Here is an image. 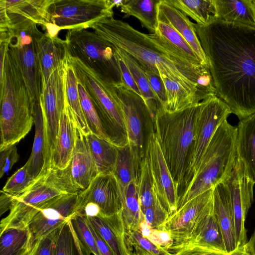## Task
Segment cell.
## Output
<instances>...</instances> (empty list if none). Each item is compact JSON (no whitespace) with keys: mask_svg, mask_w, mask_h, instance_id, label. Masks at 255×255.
Returning a JSON list of instances; mask_svg holds the SVG:
<instances>
[{"mask_svg":"<svg viewBox=\"0 0 255 255\" xmlns=\"http://www.w3.org/2000/svg\"><path fill=\"white\" fill-rule=\"evenodd\" d=\"M0 151L16 144L34 123L35 103L9 49L0 75Z\"/></svg>","mask_w":255,"mask_h":255,"instance_id":"3","label":"cell"},{"mask_svg":"<svg viewBox=\"0 0 255 255\" xmlns=\"http://www.w3.org/2000/svg\"><path fill=\"white\" fill-rule=\"evenodd\" d=\"M114 96L124 116L129 143L142 160L148 139L154 130V122L142 97L124 83L113 87Z\"/></svg>","mask_w":255,"mask_h":255,"instance_id":"11","label":"cell"},{"mask_svg":"<svg viewBox=\"0 0 255 255\" xmlns=\"http://www.w3.org/2000/svg\"><path fill=\"white\" fill-rule=\"evenodd\" d=\"M33 22H23L9 30V51L15 60L32 101L40 103L43 79L39 58L38 42L43 35Z\"/></svg>","mask_w":255,"mask_h":255,"instance_id":"9","label":"cell"},{"mask_svg":"<svg viewBox=\"0 0 255 255\" xmlns=\"http://www.w3.org/2000/svg\"><path fill=\"white\" fill-rule=\"evenodd\" d=\"M165 85L167 102L164 109L176 112L201 102L197 94L178 81L159 73Z\"/></svg>","mask_w":255,"mask_h":255,"instance_id":"34","label":"cell"},{"mask_svg":"<svg viewBox=\"0 0 255 255\" xmlns=\"http://www.w3.org/2000/svg\"><path fill=\"white\" fill-rule=\"evenodd\" d=\"M19 158L16 144L0 151V178L10 171Z\"/></svg>","mask_w":255,"mask_h":255,"instance_id":"49","label":"cell"},{"mask_svg":"<svg viewBox=\"0 0 255 255\" xmlns=\"http://www.w3.org/2000/svg\"><path fill=\"white\" fill-rule=\"evenodd\" d=\"M251 255H255V228L252 235L246 244Z\"/></svg>","mask_w":255,"mask_h":255,"instance_id":"55","label":"cell"},{"mask_svg":"<svg viewBox=\"0 0 255 255\" xmlns=\"http://www.w3.org/2000/svg\"><path fill=\"white\" fill-rule=\"evenodd\" d=\"M88 223L90 230L96 241L97 246L101 254V255H116L107 245V244L97 233V232L95 231L93 226L90 224L88 221Z\"/></svg>","mask_w":255,"mask_h":255,"instance_id":"53","label":"cell"},{"mask_svg":"<svg viewBox=\"0 0 255 255\" xmlns=\"http://www.w3.org/2000/svg\"><path fill=\"white\" fill-rule=\"evenodd\" d=\"M66 102L70 108L80 131L84 135L91 133L87 126L82 109L78 89V82L74 70L67 60L64 63Z\"/></svg>","mask_w":255,"mask_h":255,"instance_id":"35","label":"cell"},{"mask_svg":"<svg viewBox=\"0 0 255 255\" xmlns=\"http://www.w3.org/2000/svg\"><path fill=\"white\" fill-rule=\"evenodd\" d=\"M224 183L230 193L237 247H242L248 241L245 221L254 202L255 182L248 175L244 163L237 156L232 174Z\"/></svg>","mask_w":255,"mask_h":255,"instance_id":"15","label":"cell"},{"mask_svg":"<svg viewBox=\"0 0 255 255\" xmlns=\"http://www.w3.org/2000/svg\"><path fill=\"white\" fill-rule=\"evenodd\" d=\"M200 106L201 102L176 112L161 107L155 115V133L178 195L194 143Z\"/></svg>","mask_w":255,"mask_h":255,"instance_id":"4","label":"cell"},{"mask_svg":"<svg viewBox=\"0 0 255 255\" xmlns=\"http://www.w3.org/2000/svg\"><path fill=\"white\" fill-rule=\"evenodd\" d=\"M157 21L169 24L187 42L202 64L209 68L208 60L194 26L187 16L169 3L160 0L157 5Z\"/></svg>","mask_w":255,"mask_h":255,"instance_id":"22","label":"cell"},{"mask_svg":"<svg viewBox=\"0 0 255 255\" xmlns=\"http://www.w3.org/2000/svg\"><path fill=\"white\" fill-rule=\"evenodd\" d=\"M55 255H92L79 239L70 219L57 231Z\"/></svg>","mask_w":255,"mask_h":255,"instance_id":"40","label":"cell"},{"mask_svg":"<svg viewBox=\"0 0 255 255\" xmlns=\"http://www.w3.org/2000/svg\"><path fill=\"white\" fill-rule=\"evenodd\" d=\"M78 89L82 109L90 132L112 142L102 127L97 113L88 94L83 86L78 82Z\"/></svg>","mask_w":255,"mask_h":255,"instance_id":"42","label":"cell"},{"mask_svg":"<svg viewBox=\"0 0 255 255\" xmlns=\"http://www.w3.org/2000/svg\"><path fill=\"white\" fill-rule=\"evenodd\" d=\"M35 135L30 156L28 159L30 171L36 179L45 170V136L44 119L40 103L34 107Z\"/></svg>","mask_w":255,"mask_h":255,"instance_id":"32","label":"cell"},{"mask_svg":"<svg viewBox=\"0 0 255 255\" xmlns=\"http://www.w3.org/2000/svg\"><path fill=\"white\" fill-rule=\"evenodd\" d=\"M116 54L122 76L123 83L128 88L142 97L140 92L134 81L131 73L125 60L118 49L115 48Z\"/></svg>","mask_w":255,"mask_h":255,"instance_id":"52","label":"cell"},{"mask_svg":"<svg viewBox=\"0 0 255 255\" xmlns=\"http://www.w3.org/2000/svg\"><path fill=\"white\" fill-rule=\"evenodd\" d=\"M217 96L240 120L255 113V28L214 19L194 23Z\"/></svg>","mask_w":255,"mask_h":255,"instance_id":"1","label":"cell"},{"mask_svg":"<svg viewBox=\"0 0 255 255\" xmlns=\"http://www.w3.org/2000/svg\"><path fill=\"white\" fill-rule=\"evenodd\" d=\"M213 212V188L192 199L169 216L163 230L170 234L174 251L186 244L204 220Z\"/></svg>","mask_w":255,"mask_h":255,"instance_id":"13","label":"cell"},{"mask_svg":"<svg viewBox=\"0 0 255 255\" xmlns=\"http://www.w3.org/2000/svg\"><path fill=\"white\" fill-rule=\"evenodd\" d=\"M146 35L151 42L169 54L191 65L204 66L187 42L169 24L158 21L155 32Z\"/></svg>","mask_w":255,"mask_h":255,"instance_id":"23","label":"cell"},{"mask_svg":"<svg viewBox=\"0 0 255 255\" xmlns=\"http://www.w3.org/2000/svg\"><path fill=\"white\" fill-rule=\"evenodd\" d=\"M0 212L1 216L4 213L9 210L11 204L10 195L0 192Z\"/></svg>","mask_w":255,"mask_h":255,"instance_id":"54","label":"cell"},{"mask_svg":"<svg viewBox=\"0 0 255 255\" xmlns=\"http://www.w3.org/2000/svg\"><path fill=\"white\" fill-rule=\"evenodd\" d=\"M143 214L147 225L152 229L158 230H163V226L169 217L159 201L146 209Z\"/></svg>","mask_w":255,"mask_h":255,"instance_id":"47","label":"cell"},{"mask_svg":"<svg viewBox=\"0 0 255 255\" xmlns=\"http://www.w3.org/2000/svg\"><path fill=\"white\" fill-rule=\"evenodd\" d=\"M185 245H196L226 253L222 231L214 212L204 220Z\"/></svg>","mask_w":255,"mask_h":255,"instance_id":"33","label":"cell"},{"mask_svg":"<svg viewBox=\"0 0 255 255\" xmlns=\"http://www.w3.org/2000/svg\"><path fill=\"white\" fill-rule=\"evenodd\" d=\"M39 58L43 79V87L51 74L62 66L68 55L66 41L58 36L43 34L38 42Z\"/></svg>","mask_w":255,"mask_h":255,"instance_id":"27","label":"cell"},{"mask_svg":"<svg viewBox=\"0 0 255 255\" xmlns=\"http://www.w3.org/2000/svg\"><path fill=\"white\" fill-rule=\"evenodd\" d=\"M167 2L189 16L200 25H206L215 19L213 0H166Z\"/></svg>","mask_w":255,"mask_h":255,"instance_id":"39","label":"cell"},{"mask_svg":"<svg viewBox=\"0 0 255 255\" xmlns=\"http://www.w3.org/2000/svg\"><path fill=\"white\" fill-rule=\"evenodd\" d=\"M79 130L74 116L66 100L51 156L50 168L63 169L68 165Z\"/></svg>","mask_w":255,"mask_h":255,"instance_id":"21","label":"cell"},{"mask_svg":"<svg viewBox=\"0 0 255 255\" xmlns=\"http://www.w3.org/2000/svg\"><path fill=\"white\" fill-rule=\"evenodd\" d=\"M77 194H66L48 201L28 225L33 246L41 238L60 228L76 213Z\"/></svg>","mask_w":255,"mask_h":255,"instance_id":"17","label":"cell"},{"mask_svg":"<svg viewBox=\"0 0 255 255\" xmlns=\"http://www.w3.org/2000/svg\"><path fill=\"white\" fill-rule=\"evenodd\" d=\"M128 250L142 255H170V253L158 247L145 237L139 230L126 232Z\"/></svg>","mask_w":255,"mask_h":255,"instance_id":"43","label":"cell"},{"mask_svg":"<svg viewBox=\"0 0 255 255\" xmlns=\"http://www.w3.org/2000/svg\"><path fill=\"white\" fill-rule=\"evenodd\" d=\"M102 38L132 57L141 67L158 71L195 92L200 101L217 92L209 68L196 66L171 55L151 42L146 34L112 17L90 26Z\"/></svg>","mask_w":255,"mask_h":255,"instance_id":"2","label":"cell"},{"mask_svg":"<svg viewBox=\"0 0 255 255\" xmlns=\"http://www.w3.org/2000/svg\"><path fill=\"white\" fill-rule=\"evenodd\" d=\"M128 0H109V2L111 5L114 7V6L116 7H121L123 4H124Z\"/></svg>","mask_w":255,"mask_h":255,"instance_id":"56","label":"cell"},{"mask_svg":"<svg viewBox=\"0 0 255 255\" xmlns=\"http://www.w3.org/2000/svg\"><path fill=\"white\" fill-rule=\"evenodd\" d=\"M160 0H128L121 6L124 17L137 18L142 26L151 33L155 32L157 24V5Z\"/></svg>","mask_w":255,"mask_h":255,"instance_id":"37","label":"cell"},{"mask_svg":"<svg viewBox=\"0 0 255 255\" xmlns=\"http://www.w3.org/2000/svg\"><path fill=\"white\" fill-rule=\"evenodd\" d=\"M58 229L37 241L30 255H55V238Z\"/></svg>","mask_w":255,"mask_h":255,"instance_id":"50","label":"cell"},{"mask_svg":"<svg viewBox=\"0 0 255 255\" xmlns=\"http://www.w3.org/2000/svg\"><path fill=\"white\" fill-rule=\"evenodd\" d=\"M58 170L73 192L78 194L87 189L98 175L86 135L80 130L68 165Z\"/></svg>","mask_w":255,"mask_h":255,"instance_id":"18","label":"cell"},{"mask_svg":"<svg viewBox=\"0 0 255 255\" xmlns=\"http://www.w3.org/2000/svg\"><path fill=\"white\" fill-rule=\"evenodd\" d=\"M54 0H0V31L22 23H49V8Z\"/></svg>","mask_w":255,"mask_h":255,"instance_id":"19","label":"cell"},{"mask_svg":"<svg viewBox=\"0 0 255 255\" xmlns=\"http://www.w3.org/2000/svg\"><path fill=\"white\" fill-rule=\"evenodd\" d=\"M145 156L149 163L153 191L170 216L177 210L179 197L154 130L149 136Z\"/></svg>","mask_w":255,"mask_h":255,"instance_id":"16","label":"cell"},{"mask_svg":"<svg viewBox=\"0 0 255 255\" xmlns=\"http://www.w3.org/2000/svg\"><path fill=\"white\" fill-rule=\"evenodd\" d=\"M227 255H234L233 254H228Z\"/></svg>","mask_w":255,"mask_h":255,"instance_id":"58","label":"cell"},{"mask_svg":"<svg viewBox=\"0 0 255 255\" xmlns=\"http://www.w3.org/2000/svg\"><path fill=\"white\" fill-rule=\"evenodd\" d=\"M138 181H132L128 186L124 197L121 200V213L126 232L139 229L144 219L138 198Z\"/></svg>","mask_w":255,"mask_h":255,"instance_id":"36","label":"cell"},{"mask_svg":"<svg viewBox=\"0 0 255 255\" xmlns=\"http://www.w3.org/2000/svg\"><path fill=\"white\" fill-rule=\"evenodd\" d=\"M89 203L98 206L99 215L111 216L121 211L119 189L113 173L98 175L87 189L78 194L76 213Z\"/></svg>","mask_w":255,"mask_h":255,"instance_id":"20","label":"cell"},{"mask_svg":"<svg viewBox=\"0 0 255 255\" xmlns=\"http://www.w3.org/2000/svg\"><path fill=\"white\" fill-rule=\"evenodd\" d=\"M237 127L225 121L210 140L197 170L179 197L177 209L200 194L224 182L235 166Z\"/></svg>","mask_w":255,"mask_h":255,"instance_id":"5","label":"cell"},{"mask_svg":"<svg viewBox=\"0 0 255 255\" xmlns=\"http://www.w3.org/2000/svg\"><path fill=\"white\" fill-rule=\"evenodd\" d=\"M33 247L28 228H9L0 233V255H30Z\"/></svg>","mask_w":255,"mask_h":255,"instance_id":"30","label":"cell"},{"mask_svg":"<svg viewBox=\"0 0 255 255\" xmlns=\"http://www.w3.org/2000/svg\"><path fill=\"white\" fill-rule=\"evenodd\" d=\"M170 255H227L225 252L211 250L196 245H185L178 248Z\"/></svg>","mask_w":255,"mask_h":255,"instance_id":"51","label":"cell"},{"mask_svg":"<svg viewBox=\"0 0 255 255\" xmlns=\"http://www.w3.org/2000/svg\"><path fill=\"white\" fill-rule=\"evenodd\" d=\"M142 160L137 151L128 142L118 147V157L112 173L118 184L121 201L124 197L128 185L133 181H138Z\"/></svg>","mask_w":255,"mask_h":255,"instance_id":"26","label":"cell"},{"mask_svg":"<svg viewBox=\"0 0 255 255\" xmlns=\"http://www.w3.org/2000/svg\"><path fill=\"white\" fill-rule=\"evenodd\" d=\"M128 255H142L139 254H137L132 251L128 250Z\"/></svg>","mask_w":255,"mask_h":255,"instance_id":"57","label":"cell"},{"mask_svg":"<svg viewBox=\"0 0 255 255\" xmlns=\"http://www.w3.org/2000/svg\"><path fill=\"white\" fill-rule=\"evenodd\" d=\"M35 179L30 173V164L27 160L8 179L0 192L12 196H18L28 189Z\"/></svg>","mask_w":255,"mask_h":255,"instance_id":"44","label":"cell"},{"mask_svg":"<svg viewBox=\"0 0 255 255\" xmlns=\"http://www.w3.org/2000/svg\"><path fill=\"white\" fill-rule=\"evenodd\" d=\"M138 198L142 213L159 201L155 194L148 159L145 156L141 161L138 183Z\"/></svg>","mask_w":255,"mask_h":255,"instance_id":"41","label":"cell"},{"mask_svg":"<svg viewBox=\"0 0 255 255\" xmlns=\"http://www.w3.org/2000/svg\"><path fill=\"white\" fill-rule=\"evenodd\" d=\"M73 228L79 239L92 255H101L96 241L89 228L87 217L76 213L70 219Z\"/></svg>","mask_w":255,"mask_h":255,"instance_id":"45","label":"cell"},{"mask_svg":"<svg viewBox=\"0 0 255 255\" xmlns=\"http://www.w3.org/2000/svg\"><path fill=\"white\" fill-rule=\"evenodd\" d=\"M237 127V156L255 182V113L240 120Z\"/></svg>","mask_w":255,"mask_h":255,"instance_id":"29","label":"cell"},{"mask_svg":"<svg viewBox=\"0 0 255 255\" xmlns=\"http://www.w3.org/2000/svg\"><path fill=\"white\" fill-rule=\"evenodd\" d=\"M65 40L69 55L93 69L106 82L114 86L123 83L115 47L94 31L68 30Z\"/></svg>","mask_w":255,"mask_h":255,"instance_id":"7","label":"cell"},{"mask_svg":"<svg viewBox=\"0 0 255 255\" xmlns=\"http://www.w3.org/2000/svg\"><path fill=\"white\" fill-rule=\"evenodd\" d=\"M147 78L150 87L160 107L164 108L166 102V92L163 81L158 71H153L146 67H141Z\"/></svg>","mask_w":255,"mask_h":255,"instance_id":"48","label":"cell"},{"mask_svg":"<svg viewBox=\"0 0 255 255\" xmlns=\"http://www.w3.org/2000/svg\"><path fill=\"white\" fill-rule=\"evenodd\" d=\"M66 194L71 193L57 170L48 169L22 194L17 196L10 195L11 204L9 213L0 221V233L9 228L27 227L45 204Z\"/></svg>","mask_w":255,"mask_h":255,"instance_id":"8","label":"cell"},{"mask_svg":"<svg viewBox=\"0 0 255 255\" xmlns=\"http://www.w3.org/2000/svg\"><path fill=\"white\" fill-rule=\"evenodd\" d=\"M86 217L95 231L116 255H128L126 243V231L121 212L111 216Z\"/></svg>","mask_w":255,"mask_h":255,"instance_id":"25","label":"cell"},{"mask_svg":"<svg viewBox=\"0 0 255 255\" xmlns=\"http://www.w3.org/2000/svg\"><path fill=\"white\" fill-rule=\"evenodd\" d=\"M65 103L64 64L50 75L46 84L43 87L40 101L45 136V170L50 168L51 156L58 133L61 113Z\"/></svg>","mask_w":255,"mask_h":255,"instance_id":"14","label":"cell"},{"mask_svg":"<svg viewBox=\"0 0 255 255\" xmlns=\"http://www.w3.org/2000/svg\"><path fill=\"white\" fill-rule=\"evenodd\" d=\"M118 50L128 67L154 124L157 111L161 107L150 87L146 75L139 63L132 57L125 52Z\"/></svg>","mask_w":255,"mask_h":255,"instance_id":"38","label":"cell"},{"mask_svg":"<svg viewBox=\"0 0 255 255\" xmlns=\"http://www.w3.org/2000/svg\"><path fill=\"white\" fill-rule=\"evenodd\" d=\"M99 174L112 173L118 155V147L92 133L86 135Z\"/></svg>","mask_w":255,"mask_h":255,"instance_id":"31","label":"cell"},{"mask_svg":"<svg viewBox=\"0 0 255 255\" xmlns=\"http://www.w3.org/2000/svg\"><path fill=\"white\" fill-rule=\"evenodd\" d=\"M77 82L85 89L110 141L118 147L128 142L126 124L121 108L113 91V85L102 79L96 72L78 59L68 54Z\"/></svg>","mask_w":255,"mask_h":255,"instance_id":"6","label":"cell"},{"mask_svg":"<svg viewBox=\"0 0 255 255\" xmlns=\"http://www.w3.org/2000/svg\"><path fill=\"white\" fill-rule=\"evenodd\" d=\"M213 212L222 231L226 252L229 254L238 247L230 193L224 182L213 188Z\"/></svg>","mask_w":255,"mask_h":255,"instance_id":"24","label":"cell"},{"mask_svg":"<svg viewBox=\"0 0 255 255\" xmlns=\"http://www.w3.org/2000/svg\"><path fill=\"white\" fill-rule=\"evenodd\" d=\"M109 0H54L49 11V23L59 30L88 28L94 22L113 16Z\"/></svg>","mask_w":255,"mask_h":255,"instance_id":"12","label":"cell"},{"mask_svg":"<svg viewBox=\"0 0 255 255\" xmlns=\"http://www.w3.org/2000/svg\"><path fill=\"white\" fill-rule=\"evenodd\" d=\"M229 107L217 96L201 102L195 137L184 177L182 193L196 173L202 157L216 131L232 114Z\"/></svg>","mask_w":255,"mask_h":255,"instance_id":"10","label":"cell"},{"mask_svg":"<svg viewBox=\"0 0 255 255\" xmlns=\"http://www.w3.org/2000/svg\"><path fill=\"white\" fill-rule=\"evenodd\" d=\"M139 230L152 243L169 252L173 241L167 231L152 229L147 225L144 220L140 224Z\"/></svg>","mask_w":255,"mask_h":255,"instance_id":"46","label":"cell"},{"mask_svg":"<svg viewBox=\"0 0 255 255\" xmlns=\"http://www.w3.org/2000/svg\"><path fill=\"white\" fill-rule=\"evenodd\" d=\"M215 19L255 28V0H213Z\"/></svg>","mask_w":255,"mask_h":255,"instance_id":"28","label":"cell"}]
</instances>
